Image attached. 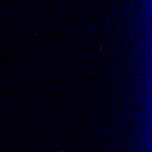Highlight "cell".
<instances>
[{"mask_svg":"<svg viewBox=\"0 0 152 152\" xmlns=\"http://www.w3.org/2000/svg\"><path fill=\"white\" fill-rule=\"evenodd\" d=\"M59 152H63V151H59Z\"/></svg>","mask_w":152,"mask_h":152,"instance_id":"1","label":"cell"}]
</instances>
